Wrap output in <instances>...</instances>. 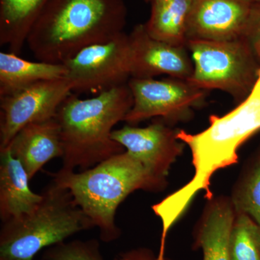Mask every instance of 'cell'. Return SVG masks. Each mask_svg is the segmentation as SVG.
I'll use <instances>...</instances> for the list:
<instances>
[{"instance_id":"6da1fadb","label":"cell","mask_w":260,"mask_h":260,"mask_svg":"<svg viewBox=\"0 0 260 260\" xmlns=\"http://www.w3.org/2000/svg\"><path fill=\"white\" fill-rule=\"evenodd\" d=\"M126 15L124 0H49L26 44L38 60L62 64L124 32Z\"/></svg>"},{"instance_id":"7a4b0ae2","label":"cell","mask_w":260,"mask_h":260,"mask_svg":"<svg viewBox=\"0 0 260 260\" xmlns=\"http://www.w3.org/2000/svg\"><path fill=\"white\" fill-rule=\"evenodd\" d=\"M50 176L54 182L70 191L105 243L120 237L116 212L130 194L137 190L160 191L167 184V179L155 175L126 150L83 172L61 168Z\"/></svg>"},{"instance_id":"3957f363","label":"cell","mask_w":260,"mask_h":260,"mask_svg":"<svg viewBox=\"0 0 260 260\" xmlns=\"http://www.w3.org/2000/svg\"><path fill=\"white\" fill-rule=\"evenodd\" d=\"M133 104L127 84L97 93L89 99L70 94L61 104L56 119L60 126L62 167L81 172L122 153L112 139L113 128L124 121Z\"/></svg>"},{"instance_id":"277c9868","label":"cell","mask_w":260,"mask_h":260,"mask_svg":"<svg viewBox=\"0 0 260 260\" xmlns=\"http://www.w3.org/2000/svg\"><path fill=\"white\" fill-rule=\"evenodd\" d=\"M42 194L32 213L2 222L0 260H35L43 249L95 227L68 189L52 180Z\"/></svg>"},{"instance_id":"5b68a950","label":"cell","mask_w":260,"mask_h":260,"mask_svg":"<svg viewBox=\"0 0 260 260\" xmlns=\"http://www.w3.org/2000/svg\"><path fill=\"white\" fill-rule=\"evenodd\" d=\"M255 51L260 59V47ZM209 122L198 134L178 130V139L191 150L194 174L186 186L194 194L202 191L210 194L215 172L237 164L241 145L260 129V72L249 95L225 115L210 116Z\"/></svg>"},{"instance_id":"8992f818","label":"cell","mask_w":260,"mask_h":260,"mask_svg":"<svg viewBox=\"0 0 260 260\" xmlns=\"http://www.w3.org/2000/svg\"><path fill=\"white\" fill-rule=\"evenodd\" d=\"M186 48L193 63L187 80L208 91L219 90L242 102L257 81L260 59L242 37L232 40H189Z\"/></svg>"},{"instance_id":"52a82bcc","label":"cell","mask_w":260,"mask_h":260,"mask_svg":"<svg viewBox=\"0 0 260 260\" xmlns=\"http://www.w3.org/2000/svg\"><path fill=\"white\" fill-rule=\"evenodd\" d=\"M62 64L73 91L99 93L125 85L132 78L129 35L122 32L108 42L85 48Z\"/></svg>"},{"instance_id":"ba28073f","label":"cell","mask_w":260,"mask_h":260,"mask_svg":"<svg viewBox=\"0 0 260 260\" xmlns=\"http://www.w3.org/2000/svg\"><path fill=\"white\" fill-rule=\"evenodd\" d=\"M128 85L133 104L124 121L134 125L153 117L164 120H182L190 114L193 108L204 102L206 92L194 86L187 80L169 78H131Z\"/></svg>"},{"instance_id":"9c48e42d","label":"cell","mask_w":260,"mask_h":260,"mask_svg":"<svg viewBox=\"0 0 260 260\" xmlns=\"http://www.w3.org/2000/svg\"><path fill=\"white\" fill-rule=\"evenodd\" d=\"M72 92L69 80L63 78L39 82L0 97V149L8 147L24 126L55 118Z\"/></svg>"},{"instance_id":"30bf717a","label":"cell","mask_w":260,"mask_h":260,"mask_svg":"<svg viewBox=\"0 0 260 260\" xmlns=\"http://www.w3.org/2000/svg\"><path fill=\"white\" fill-rule=\"evenodd\" d=\"M177 133L165 122L155 121L145 127L123 126L114 130L112 138L149 171L167 179L169 169L184 148Z\"/></svg>"},{"instance_id":"8fae6325","label":"cell","mask_w":260,"mask_h":260,"mask_svg":"<svg viewBox=\"0 0 260 260\" xmlns=\"http://www.w3.org/2000/svg\"><path fill=\"white\" fill-rule=\"evenodd\" d=\"M129 35L132 78H154L167 75L188 80L193 63L187 48L172 45L150 37L145 24H138Z\"/></svg>"},{"instance_id":"7c38bea8","label":"cell","mask_w":260,"mask_h":260,"mask_svg":"<svg viewBox=\"0 0 260 260\" xmlns=\"http://www.w3.org/2000/svg\"><path fill=\"white\" fill-rule=\"evenodd\" d=\"M251 5V0H192L188 41H225L240 37Z\"/></svg>"},{"instance_id":"4fadbf2b","label":"cell","mask_w":260,"mask_h":260,"mask_svg":"<svg viewBox=\"0 0 260 260\" xmlns=\"http://www.w3.org/2000/svg\"><path fill=\"white\" fill-rule=\"evenodd\" d=\"M8 147L31 180L48 162L62 158L60 126L56 118L31 123L20 129Z\"/></svg>"},{"instance_id":"5bb4252c","label":"cell","mask_w":260,"mask_h":260,"mask_svg":"<svg viewBox=\"0 0 260 260\" xmlns=\"http://www.w3.org/2000/svg\"><path fill=\"white\" fill-rule=\"evenodd\" d=\"M30 179L9 147L0 150V218L8 221L32 213L42 200L29 186Z\"/></svg>"},{"instance_id":"9a60e30c","label":"cell","mask_w":260,"mask_h":260,"mask_svg":"<svg viewBox=\"0 0 260 260\" xmlns=\"http://www.w3.org/2000/svg\"><path fill=\"white\" fill-rule=\"evenodd\" d=\"M211 200L195 230L194 246L203 251V260H230L229 239L235 209L227 198Z\"/></svg>"},{"instance_id":"2e32d148","label":"cell","mask_w":260,"mask_h":260,"mask_svg":"<svg viewBox=\"0 0 260 260\" xmlns=\"http://www.w3.org/2000/svg\"><path fill=\"white\" fill-rule=\"evenodd\" d=\"M64 64L31 61L12 52L0 53V97L16 93L32 84L66 78Z\"/></svg>"},{"instance_id":"e0dca14e","label":"cell","mask_w":260,"mask_h":260,"mask_svg":"<svg viewBox=\"0 0 260 260\" xmlns=\"http://www.w3.org/2000/svg\"><path fill=\"white\" fill-rule=\"evenodd\" d=\"M49 0H0V44L18 54Z\"/></svg>"},{"instance_id":"ac0fdd59","label":"cell","mask_w":260,"mask_h":260,"mask_svg":"<svg viewBox=\"0 0 260 260\" xmlns=\"http://www.w3.org/2000/svg\"><path fill=\"white\" fill-rule=\"evenodd\" d=\"M192 0H157L151 3L145 23L150 37L178 47H186L188 20Z\"/></svg>"},{"instance_id":"d6986e66","label":"cell","mask_w":260,"mask_h":260,"mask_svg":"<svg viewBox=\"0 0 260 260\" xmlns=\"http://www.w3.org/2000/svg\"><path fill=\"white\" fill-rule=\"evenodd\" d=\"M229 254L230 260H260V227L246 214L236 213Z\"/></svg>"},{"instance_id":"ffe728a7","label":"cell","mask_w":260,"mask_h":260,"mask_svg":"<svg viewBox=\"0 0 260 260\" xmlns=\"http://www.w3.org/2000/svg\"><path fill=\"white\" fill-rule=\"evenodd\" d=\"M231 200L236 213L246 214L260 227V152L239 181Z\"/></svg>"},{"instance_id":"44dd1931","label":"cell","mask_w":260,"mask_h":260,"mask_svg":"<svg viewBox=\"0 0 260 260\" xmlns=\"http://www.w3.org/2000/svg\"><path fill=\"white\" fill-rule=\"evenodd\" d=\"M42 260H104L97 239L63 242L47 248Z\"/></svg>"},{"instance_id":"7402d4cb","label":"cell","mask_w":260,"mask_h":260,"mask_svg":"<svg viewBox=\"0 0 260 260\" xmlns=\"http://www.w3.org/2000/svg\"><path fill=\"white\" fill-rule=\"evenodd\" d=\"M255 51L260 47V3H252L241 37Z\"/></svg>"},{"instance_id":"603a6c76","label":"cell","mask_w":260,"mask_h":260,"mask_svg":"<svg viewBox=\"0 0 260 260\" xmlns=\"http://www.w3.org/2000/svg\"><path fill=\"white\" fill-rule=\"evenodd\" d=\"M114 260H158V258L149 248L140 247L119 253ZM165 260L171 259L166 258Z\"/></svg>"},{"instance_id":"cb8c5ba5","label":"cell","mask_w":260,"mask_h":260,"mask_svg":"<svg viewBox=\"0 0 260 260\" xmlns=\"http://www.w3.org/2000/svg\"><path fill=\"white\" fill-rule=\"evenodd\" d=\"M144 1L146 2V3H150V4H151V3H154V2L157 1V0H144Z\"/></svg>"},{"instance_id":"d4e9b609","label":"cell","mask_w":260,"mask_h":260,"mask_svg":"<svg viewBox=\"0 0 260 260\" xmlns=\"http://www.w3.org/2000/svg\"><path fill=\"white\" fill-rule=\"evenodd\" d=\"M252 3H260V0H251Z\"/></svg>"}]
</instances>
